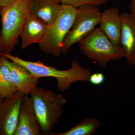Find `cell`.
Segmentation results:
<instances>
[{
	"instance_id": "6da1fadb",
	"label": "cell",
	"mask_w": 135,
	"mask_h": 135,
	"mask_svg": "<svg viewBox=\"0 0 135 135\" xmlns=\"http://www.w3.org/2000/svg\"><path fill=\"white\" fill-rule=\"evenodd\" d=\"M1 55L4 56L11 61L24 66L38 79L43 77L55 78L57 81V88L60 92L66 91L76 82H89L90 77L92 74L90 70L83 67L76 60L71 62L70 69L60 70L55 67L45 65L40 60L27 61L16 56H12L10 53H2Z\"/></svg>"
},
{
	"instance_id": "7a4b0ae2",
	"label": "cell",
	"mask_w": 135,
	"mask_h": 135,
	"mask_svg": "<svg viewBox=\"0 0 135 135\" xmlns=\"http://www.w3.org/2000/svg\"><path fill=\"white\" fill-rule=\"evenodd\" d=\"M30 95L41 133L50 134L61 119L67 101L61 95L43 88L37 87Z\"/></svg>"
},
{
	"instance_id": "3957f363",
	"label": "cell",
	"mask_w": 135,
	"mask_h": 135,
	"mask_svg": "<svg viewBox=\"0 0 135 135\" xmlns=\"http://www.w3.org/2000/svg\"><path fill=\"white\" fill-rule=\"evenodd\" d=\"M30 7L31 0H16L10 5L1 8L2 54L10 53L15 49L27 17L30 13Z\"/></svg>"
},
{
	"instance_id": "277c9868",
	"label": "cell",
	"mask_w": 135,
	"mask_h": 135,
	"mask_svg": "<svg viewBox=\"0 0 135 135\" xmlns=\"http://www.w3.org/2000/svg\"><path fill=\"white\" fill-rule=\"evenodd\" d=\"M79 43L80 50L84 56L104 68L110 61L125 56L120 46L113 43L99 27L94 29Z\"/></svg>"
},
{
	"instance_id": "5b68a950",
	"label": "cell",
	"mask_w": 135,
	"mask_h": 135,
	"mask_svg": "<svg viewBox=\"0 0 135 135\" xmlns=\"http://www.w3.org/2000/svg\"><path fill=\"white\" fill-rule=\"evenodd\" d=\"M77 8L62 4L59 16L48 26L43 38L38 44L41 50L57 57L60 56L63 41L72 27Z\"/></svg>"
},
{
	"instance_id": "8992f818",
	"label": "cell",
	"mask_w": 135,
	"mask_h": 135,
	"mask_svg": "<svg viewBox=\"0 0 135 135\" xmlns=\"http://www.w3.org/2000/svg\"><path fill=\"white\" fill-rule=\"evenodd\" d=\"M101 12L97 6L85 5L77 8L71 29L63 41L61 52L67 54L72 46L89 34L101 21Z\"/></svg>"
},
{
	"instance_id": "52a82bcc",
	"label": "cell",
	"mask_w": 135,
	"mask_h": 135,
	"mask_svg": "<svg viewBox=\"0 0 135 135\" xmlns=\"http://www.w3.org/2000/svg\"><path fill=\"white\" fill-rule=\"evenodd\" d=\"M25 95L14 92L0 105V135H14L16 129L21 105Z\"/></svg>"
},
{
	"instance_id": "ba28073f",
	"label": "cell",
	"mask_w": 135,
	"mask_h": 135,
	"mask_svg": "<svg viewBox=\"0 0 135 135\" xmlns=\"http://www.w3.org/2000/svg\"><path fill=\"white\" fill-rule=\"evenodd\" d=\"M41 132L31 98L25 95L21 105L17 125L14 135H40Z\"/></svg>"
},
{
	"instance_id": "9c48e42d",
	"label": "cell",
	"mask_w": 135,
	"mask_h": 135,
	"mask_svg": "<svg viewBox=\"0 0 135 135\" xmlns=\"http://www.w3.org/2000/svg\"><path fill=\"white\" fill-rule=\"evenodd\" d=\"M6 63L10 71L15 92L19 91L25 95L34 92L39 80L24 66L18 63L9 61L7 58Z\"/></svg>"
},
{
	"instance_id": "30bf717a",
	"label": "cell",
	"mask_w": 135,
	"mask_h": 135,
	"mask_svg": "<svg viewBox=\"0 0 135 135\" xmlns=\"http://www.w3.org/2000/svg\"><path fill=\"white\" fill-rule=\"evenodd\" d=\"M120 15L122 22L120 46L129 64L135 66V18L128 12H123Z\"/></svg>"
},
{
	"instance_id": "8fae6325",
	"label": "cell",
	"mask_w": 135,
	"mask_h": 135,
	"mask_svg": "<svg viewBox=\"0 0 135 135\" xmlns=\"http://www.w3.org/2000/svg\"><path fill=\"white\" fill-rule=\"evenodd\" d=\"M47 27L46 23L29 13L20 36L22 38V48L25 49L32 44L41 42Z\"/></svg>"
},
{
	"instance_id": "7c38bea8",
	"label": "cell",
	"mask_w": 135,
	"mask_h": 135,
	"mask_svg": "<svg viewBox=\"0 0 135 135\" xmlns=\"http://www.w3.org/2000/svg\"><path fill=\"white\" fill-rule=\"evenodd\" d=\"M119 8L107 9L101 13L99 28L112 42L120 46L122 22Z\"/></svg>"
},
{
	"instance_id": "4fadbf2b",
	"label": "cell",
	"mask_w": 135,
	"mask_h": 135,
	"mask_svg": "<svg viewBox=\"0 0 135 135\" xmlns=\"http://www.w3.org/2000/svg\"><path fill=\"white\" fill-rule=\"evenodd\" d=\"M62 4L59 0H31L30 13L49 26L59 16Z\"/></svg>"
},
{
	"instance_id": "5bb4252c",
	"label": "cell",
	"mask_w": 135,
	"mask_h": 135,
	"mask_svg": "<svg viewBox=\"0 0 135 135\" xmlns=\"http://www.w3.org/2000/svg\"><path fill=\"white\" fill-rule=\"evenodd\" d=\"M102 126L101 122L94 117L84 118L73 127L63 133L51 132L50 135H91Z\"/></svg>"
},
{
	"instance_id": "9a60e30c",
	"label": "cell",
	"mask_w": 135,
	"mask_h": 135,
	"mask_svg": "<svg viewBox=\"0 0 135 135\" xmlns=\"http://www.w3.org/2000/svg\"><path fill=\"white\" fill-rule=\"evenodd\" d=\"M6 59L4 56L0 55V98L5 99L15 92Z\"/></svg>"
},
{
	"instance_id": "2e32d148",
	"label": "cell",
	"mask_w": 135,
	"mask_h": 135,
	"mask_svg": "<svg viewBox=\"0 0 135 135\" xmlns=\"http://www.w3.org/2000/svg\"><path fill=\"white\" fill-rule=\"evenodd\" d=\"M61 4L78 8L85 5L99 6L105 5L109 0H59Z\"/></svg>"
},
{
	"instance_id": "e0dca14e",
	"label": "cell",
	"mask_w": 135,
	"mask_h": 135,
	"mask_svg": "<svg viewBox=\"0 0 135 135\" xmlns=\"http://www.w3.org/2000/svg\"><path fill=\"white\" fill-rule=\"evenodd\" d=\"M105 77L102 73H95L91 74L89 78V82L95 86H99L104 83Z\"/></svg>"
},
{
	"instance_id": "ac0fdd59",
	"label": "cell",
	"mask_w": 135,
	"mask_h": 135,
	"mask_svg": "<svg viewBox=\"0 0 135 135\" xmlns=\"http://www.w3.org/2000/svg\"><path fill=\"white\" fill-rule=\"evenodd\" d=\"M16 0H0V7L8 6L15 2Z\"/></svg>"
},
{
	"instance_id": "d6986e66",
	"label": "cell",
	"mask_w": 135,
	"mask_h": 135,
	"mask_svg": "<svg viewBox=\"0 0 135 135\" xmlns=\"http://www.w3.org/2000/svg\"><path fill=\"white\" fill-rule=\"evenodd\" d=\"M131 15L135 18V0H131L129 5Z\"/></svg>"
},
{
	"instance_id": "ffe728a7",
	"label": "cell",
	"mask_w": 135,
	"mask_h": 135,
	"mask_svg": "<svg viewBox=\"0 0 135 135\" xmlns=\"http://www.w3.org/2000/svg\"><path fill=\"white\" fill-rule=\"evenodd\" d=\"M1 8L0 7V15H1ZM1 32H0V55H1V54H2V52L1 48Z\"/></svg>"
},
{
	"instance_id": "44dd1931",
	"label": "cell",
	"mask_w": 135,
	"mask_h": 135,
	"mask_svg": "<svg viewBox=\"0 0 135 135\" xmlns=\"http://www.w3.org/2000/svg\"><path fill=\"white\" fill-rule=\"evenodd\" d=\"M2 102V100L1 98H0V105H1V104Z\"/></svg>"
},
{
	"instance_id": "7402d4cb",
	"label": "cell",
	"mask_w": 135,
	"mask_h": 135,
	"mask_svg": "<svg viewBox=\"0 0 135 135\" xmlns=\"http://www.w3.org/2000/svg\"><path fill=\"white\" fill-rule=\"evenodd\" d=\"M134 135H135V130H134Z\"/></svg>"
}]
</instances>
